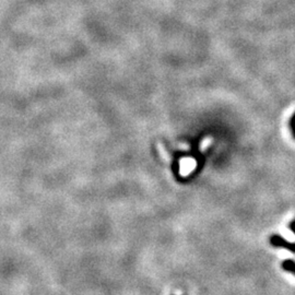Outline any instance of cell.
<instances>
[{
    "label": "cell",
    "instance_id": "cell-3",
    "mask_svg": "<svg viewBox=\"0 0 295 295\" xmlns=\"http://www.w3.org/2000/svg\"><path fill=\"white\" fill-rule=\"evenodd\" d=\"M281 266H282V268L286 271L295 274V261L291 260V259H288V260H284L282 262Z\"/></svg>",
    "mask_w": 295,
    "mask_h": 295
},
{
    "label": "cell",
    "instance_id": "cell-1",
    "mask_svg": "<svg viewBox=\"0 0 295 295\" xmlns=\"http://www.w3.org/2000/svg\"><path fill=\"white\" fill-rule=\"evenodd\" d=\"M270 244L272 246L284 248V249H288L290 252L295 253V243H290L279 235H272L270 237Z\"/></svg>",
    "mask_w": 295,
    "mask_h": 295
},
{
    "label": "cell",
    "instance_id": "cell-4",
    "mask_svg": "<svg viewBox=\"0 0 295 295\" xmlns=\"http://www.w3.org/2000/svg\"><path fill=\"white\" fill-rule=\"evenodd\" d=\"M290 128H291L293 137L295 138V114L292 116L291 120H290Z\"/></svg>",
    "mask_w": 295,
    "mask_h": 295
},
{
    "label": "cell",
    "instance_id": "cell-2",
    "mask_svg": "<svg viewBox=\"0 0 295 295\" xmlns=\"http://www.w3.org/2000/svg\"><path fill=\"white\" fill-rule=\"evenodd\" d=\"M183 163H182V169H186L188 170L187 173H189L191 171L195 170L196 167V162L192 159H183Z\"/></svg>",
    "mask_w": 295,
    "mask_h": 295
},
{
    "label": "cell",
    "instance_id": "cell-5",
    "mask_svg": "<svg viewBox=\"0 0 295 295\" xmlns=\"http://www.w3.org/2000/svg\"><path fill=\"white\" fill-rule=\"evenodd\" d=\"M290 228H291V231L295 234V220L292 223H290Z\"/></svg>",
    "mask_w": 295,
    "mask_h": 295
}]
</instances>
